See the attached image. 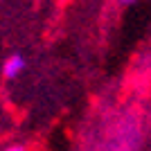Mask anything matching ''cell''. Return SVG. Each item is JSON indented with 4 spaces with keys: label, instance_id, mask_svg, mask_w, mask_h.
Returning a JSON list of instances; mask_svg holds the SVG:
<instances>
[{
    "label": "cell",
    "instance_id": "7a4b0ae2",
    "mask_svg": "<svg viewBox=\"0 0 151 151\" xmlns=\"http://www.w3.org/2000/svg\"><path fill=\"white\" fill-rule=\"evenodd\" d=\"M5 151H25V149H23V145H14V147H9V149H5Z\"/></svg>",
    "mask_w": 151,
    "mask_h": 151
},
{
    "label": "cell",
    "instance_id": "3957f363",
    "mask_svg": "<svg viewBox=\"0 0 151 151\" xmlns=\"http://www.w3.org/2000/svg\"><path fill=\"white\" fill-rule=\"evenodd\" d=\"M120 2H124V5H129V2H135V0H120Z\"/></svg>",
    "mask_w": 151,
    "mask_h": 151
},
{
    "label": "cell",
    "instance_id": "6da1fadb",
    "mask_svg": "<svg viewBox=\"0 0 151 151\" xmlns=\"http://www.w3.org/2000/svg\"><path fill=\"white\" fill-rule=\"evenodd\" d=\"M23 70H25V59L20 57V54H14V57H9V59L5 61V65H2V72H5L7 79L18 77Z\"/></svg>",
    "mask_w": 151,
    "mask_h": 151
}]
</instances>
